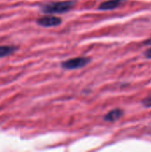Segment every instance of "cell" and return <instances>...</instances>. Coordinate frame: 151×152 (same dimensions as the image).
<instances>
[{"label": "cell", "mask_w": 151, "mask_h": 152, "mask_svg": "<svg viewBox=\"0 0 151 152\" xmlns=\"http://www.w3.org/2000/svg\"><path fill=\"white\" fill-rule=\"evenodd\" d=\"M77 1L65 0L58 2H51L41 6V11L44 13H64L72 10L76 6Z\"/></svg>", "instance_id": "cell-1"}, {"label": "cell", "mask_w": 151, "mask_h": 152, "mask_svg": "<svg viewBox=\"0 0 151 152\" xmlns=\"http://www.w3.org/2000/svg\"><path fill=\"white\" fill-rule=\"evenodd\" d=\"M142 104L146 107V108H151V96L146 98L145 100L142 101Z\"/></svg>", "instance_id": "cell-7"}, {"label": "cell", "mask_w": 151, "mask_h": 152, "mask_svg": "<svg viewBox=\"0 0 151 152\" xmlns=\"http://www.w3.org/2000/svg\"><path fill=\"white\" fill-rule=\"evenodd\" d=\"M37 24L42 26V27H45V28H49V27H55L58 26L61 23V19L56 16H44L39 18L36 20Z\"/></svg>", "instance_id": "cell-3"}, {"label": "cell", "mask_w": 151, "mask_h": 152, "mask_svg": "<svg viewBox=\"0 0 151 152\" xmlns=\"http://www.w3.org/2000/svg\"><path fill=\"white\" fill-rule=\"evenodd\" d=\"M91 61V58L89 57H76L69 59L63 62H61V67L65 69L73 70L84 68Z\"/></svg>", "instance_id": "cell-2"}, {"label": "cell", "mask_w": 151, "mask_h": 152, "mask_svg": "<svg viewBox=\"0 0 151 152\" xmlns=\"http://www.w3.org/2000/svg\"><path fill=\"white\" fill-rule=\"evenodd\" d=\"M145 56L148 58V59H151V47L149 48L148 50H146L145 52Z\"/></svg>", "instance_id": "cell-8"}, {"label": "cell", "mask_w": 151, "mask_h": 152, "mask_svg": "<svg viewBox=\"0 0 151 152\" xmlns=\"http://www.w3.org/2000/svg\"><path fill=\"white\" fill-rule=\"evenodd\" d=\"M18 50L17 46L13 45H0V58L8 56Z\"/></svg>", "instance_id": "cell-6"}, {"label": "cell", "mask_w": 151, "mask_h": 152, "mask_svg": "<svg viewBox=\"0 0 151 152\" xmlns=\"http://www.w3.org/2000/svg\"><path fill=\"white\" fill-rule=\"evenodd\" d=\"M145 44H146V45H151V38L148 39L147 41H145Z\"/></svg>", "instance_id": "cell-9"}, {"label": "cell", "mask_w": 151, "mask_h": 152, "mask_svg": "<svg viewBox=\"0 0 151 152\" xmlns=\"http://www.w3.org/2000/svg\"><path fill=\"white\" fill-rule=\"evenodd\" d=\"M124 115V110L121 109H115L107 113L104 117V120L108 122H115L121 118Z\"/></svg>", "instance_id": "cell-5"}, {"label": "cell", "mask_w": 151, "mask_h": 152, "mask_svg": "<svg viewBox=\"0 0 151 152\" xmlns=\"http://www.w3.org/2000/svg\"><path fill=\"white\" fill-rule=\"evenodd\" d=\"M125 0H107L101 3L98 9L101 11H110L119 7Z\"/></svg>", "instance_id": "cell-4"}]
</instances>
